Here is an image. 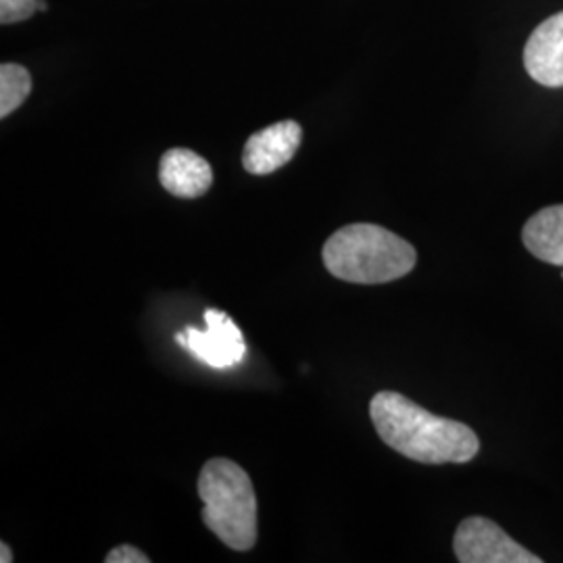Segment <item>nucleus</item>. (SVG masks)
Masks as SVG:
<instances>
[{
    "label": "nucleus",
    "mask_w": 563,
    "mask_h": 563,
    "mask_svg": "<svg viewBox=\"0 0 563 563\" xmlns=\"http://www.w3.org/2000/svg\"><path fill=\"white\" fill-rule=\"evenodd\" d=\"M46 9H48V4L44 0H38V11H46Z\"/></svg>",
    "instance_id": "14"
},
{
    "label": "nucleus",
    "mask_w": 563,
    "mask_h": 563,
    "mask_svg": "<svg viewBox=\"0 0 563 563\" xmlns=\"http://www.w3.org/2000/svg\"><path fill=\"white\" fill-rule=\"evenodd\" d=\"M302 141V128L297 121H278L253 134L242 151V165L253 176H267L292 162Z\"/></svg>",
    "instance_id": "6"
},
{
    "label": "nucleus",
    "mask_w": 563,
    "mask_h": 563,
    "mask_svg": "<svg viewBox=\"0 0 563 563\" xmlns=\"http://www.w3.org/2000/svg\"><path fill=\"white\" fill-rule=\"evenodd\" d=\"M325 269L351 284H386L407 276L418 262L409 242L376 223H351L334 232L322 251Z\"/></svg>",
    "instance_id": "2"
},
{
    "label": "nucleus",
    "mask_w": 563,
    "mask_h": 563,
    "mask_svg": "<svg viewBox=\"0 0 563 563\" xmlns=\"http://www.w3.org/2000/svg\"><path fill=\"white\" fill-rule=\"evenodd\" d=\"M205 322L207 330L201 332L192 325H186L184 332L176 334V341L216 369L239 365L246 355V344L239 325L232 322L228 313L218 309H207Z\"/></svg>",
    "instance_id": "5"
},
{
    "label": "nucleus",
    "mask_w": 563,
    "mask_h": 563,
    "mask_svg": "<svg viewBox=\"0 0 563 563\" xmlns=\"http://www.w3.org/2000/svg\"><path fill=\"white\" fill-rule=\"evenodd\" d=\"M38 11V0H0V21L4 25L30 20Z\"/></svg>",
    "instance_id": "11"
},
{
    "label": "nucleus",
    "mask_w": 563,
    "mask_h": 563,
    "mask_svg": "<svg viewBox=\"0 0 563 563\" xmlns=\"http://www.w3.org/2000/svg\"><path fill=\"white\" fill-rule=\"evenodd\" d=\"M523 67L547 88L563 86V11L544 20L526 42Z\"/></svg>",
    "instance_id": "7"
},
{
    "label": "nucleus",
    "mask_w": 563,
    "mask_h": 563,
    "mask_svg": "<svg viewBox=\"0 0 563 563\" xmlns=\"http://www.w3.org/2000/svg\"><path fill=\"white\" fill-rule=\"evenodd\" d=\"M522 241L537 260L563 267V205L534 213L523 225Z\"/></svg>",
    "instance_id": "9"
},
{
    "label": "nucleus",
    "mask_w": 563,
    "mask_h": 563,
    "mask_svg": "<svg viewBox=\"0 0 563 563\" xmlns=\"http://www.w3.org/2000/svg\"><path fill=\"white\" fill-rule=\"evenodd\" d=\"M0 562H13V553H11V549H9V544L7 543H0Z\"/></svg>",
    "instance_id": "13"
},
{
    "label": "nucleus",
    "mask_w": 563,
    "mask_h": 563,
    "mask_svg": "<svg viewBox=\"0 0 563 563\" xmlns=\"http://www.w3.org/2000/svg\"><path fill=\"white\" fill-rule=\"evenodd\" d=\"M369 416L384 443L413 462L465 463L481 451V441L470 426L434 416L393 390L372 399Z\"/></svg>",
    "instance_id": "1"
},
{
    "label": "nucleus",
    "mask_w": 563,
    "mask_h": 563,
    "mask_svg": "<svg viewBox=\"0 0 563 563\" xmlns=\"http://www.w3.org/2000/svg\"><path fill=\"white\" fill-rule=\"evenodd\" d=\"M562 276H563V274H562Z\"/></svg>",
    "instance_id": "15"
},
{
    "label": "nucleus",
    "mask_w": 563,
    "mask_h": 563,
    "mask_svg": "<svg viewBox=\"0 0 563 563\" xmlns=\"http://www.w3.org/2000/svg\"><path fill=\"white\" fill-rule=\"evenodd\" d=\"M159 180L178 199H199L213 184V169L195 151L169 148L162 157Z\"/></svg>",
    "instance_id": "8"
},
{
    "label": "nucleus",
    "mask_w": 563,
    "mask_h": 563,
    "mask_svg": "<svg viewBox=\"0 0 563 563\" xmlns=\"http://www.w3.org/2000/svg\"><path fill=\"white\" fill-rule=\"evenodd\" d=\"M202 523L234 551H251L257 543V495L239 463L216 457L199 476Z\"/></svg>",
    "instance_id": "3"
},
{
    "label": "nucleus",
    "mask_w": 563,
    "mask_h": 563,
    "mask_svg": "<svg viewBox=\"0 0 563 563\" xmlns=\"http://www.w3.org/2000/svg\"><path fill=\"white\" fill-rule=\"evenodd\" d=\"M32 92V78L18 63L0 67V118H9Z\"/></svg>",
    "instance_id": "10"
},
{
    "label": "nucleus",
    "mask_w": 563,
    "mask_h": 563,
    "mask_svg": "<svg viewBox=\"0 0 563 563\" xmlns=\"http://www.w3.org/2000/svg\"><path fill=\"white\" fill-rule=\"evenodd\" d=\"M107 563H148L151 558L144 555L141 549L132 547V544H120L115 549L109 551V555L104 558Z\"/></svg>",
    "instance_id": "12"
},
{
    "label": "nucleus",
    "mask_w": 563,
    "mask_h": 563,
    "mask_svg": "<svg viewBox=\"0 0 563 563\" xmlns=\"http://www.w3.org/2000/svg\"><path fill=\"white\" fill-rule=\"evenodd\" d=\"M455 558L462 563H541L543 560L505 534L501 526L486 518H465L453 539Z\"/></svg>",
    "instance_id": "4"
}]
</instances>
